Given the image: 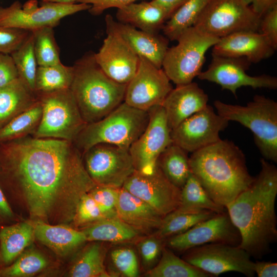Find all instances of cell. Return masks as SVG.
<instances>
[{"label":"cell","instance_id":"obj_1","mask_svg":"<svg viewBox=\"0 0 277 277\" xmlns=\"http://www.w3.org/2000/svg\"><path fill=\"white\" fill-rule=\"evenodd\" d=\"M0 170L26 197L30 213L47 219L60 196L77 207L96 184L73 142L26 136L0 143Z\"/></svg>","mask_w":277,"mask_h":277},{"label":"cell","instance_id":"obj_2","mask_svg":"<svg viewBox=\"0 0 277 277\" xmlns=\"http://www.w3.org/2000/svg\"><path fill=\"white\" fill-rule=\"evenodd\" d=\"M260 163L252 183L226 207L241 235L239 247L258 259L270 252L277 240V168L263 158Z\"/></svg>","mask_w":277,"mask_h":277},{"label":"cell","instance_id":"obj_3","mask_svg":"<svg viewBox=\"0 0 277 277\" xmlns=\"http://www.w3.org/2000/svg\"><path fill=\"white\" fill-rule=\"evenodd\" d=\"M189 162L191 173L209 196L225 208L254 179L242 150L228 140L191 153Z\"/></svg>","mask_w":277,"mask_h":277},{"label":"cell","instance_id":"obj_4","mask_svg":"<svg viewBox=\"0 0 277 277\" xmlns=\"http://www.w3.org/2000/svg\"><path fill=\"white\" fill-rule=\"evenodd\" d=\"M73 67L70 89L87 124L101 120L124 102L127 85L108 76L96 63L94 53L84 55Z\"/></svg>","mask_w":277,"mask_h":277},{"label":"cell","instance_id":"obj_5","mask_svg":"<svg viewBox=\"0 0 277 277\" xmlns=\"http://www.w3.org/2000/svg\"><path fill=\"white\" fill-rule=\"evenodd\" d=\"M217 113L235 121L253 133L254 144L267 161L277 163V102L263 95H255L245 106L215 100Z\"/></svg>","mask_w":277,"mask_h":277},{"label":"cell","instance_id":"obj_6","mask_svg":"<svg viewBox=\"0 0 277 277\" xmlns=\"http://www.w3.org/2000/svg\"><path fill=\"white\" fill-rule=\"evenodd\" d=\"M149 120L148 111L135 108L123 102L104 118L87 124L73 143L82 154L100 143L129 148L143 132Z\"/></svg>","mask_w":277,"mask_h":277},{"label":"cell","instance_id":"obj_7","mask_svg":"<svg viewBox=\"0 0 277 277\" xmlns=\"http://www.w3.org/2000/svg\"><path fill=\"white\" fill-rule=\"evenodd\" d=\"M219 40L191 27L180 34L176 45L168 47L162 68L176 86L191 83L202 72L207 51Z\"/></svg>","mask_w":277,"mask_h":277},{"label":"cell","instance_id":"obj_8","mask_svg":"<svg viewBox=\"0 0 277 277\" xmlns=\"http://www.w3.org/2000/svg\"><path fill=\"white\" fill-rule=\"evenodd\" d=\"M36 94L42 105V115L32 136L73 142L87 123L70 89Z\"/></svg>","mask_w":277,"mask_h":277},{"label":"cell","instance_id":"obj_9","mask_svg":"<svg viewBox=\"0 0 277 277\" xmlns=\"http://www.w3.org/2000/svg\"><path fill=\"white\" fill-rule=\"evenodd\" d=\"M260 19L242 0H210L193 26L220 38L239 31L259 32Z\"/></svg>","mask_w":277,"mask_h":277},{"label":"cell","instance_id":"obj_10","mask_svg":"<svg viewBox=\"0 0 277 277\" xmlns=\"http://www.w3.org/2000/svg\"><path fill=\"white\" fill-rule=\"evenodd\" d=\"M90 7V5L82 3L42 2L38 6L36 0H29L24 5L15 1L9 6H0V26L30 32L44 27L54 28L64 17Z\"/></svg>","mask_w":277,"mask_h":277},{"label":"cell","instance_id":"obj_11","mask_svg":"<svg viewBox=\"0 0 277 277\" xmlns=\"http://www.w3.org/2000/svg\"><path fill=\"white\" fill-rule=\"evenodd\" d=\"M82 156L85 169L96 185L121 188L135 170L129 148L100 143Z\"/></svg>","mask_w":277,"mask_h":277},{"label":"cell","instance_id":"obj_12","mask_svg":"<svg viewBox=\"0 0 277 277\" xmlns=\"http://www.w3.org/2000/svg\"><path fill=\"white\" fill-rule=\"evenodd\" d=\"M183 253L184 260L213 276L231 271L248 277L255 274L251 256L239 246L210 243L190 248Z\"/></svg>","mask_w":277,"mask_h":277},{"label":"cell","instance_id":"obj_13","mask_svg":"<svg viewBox=\"0 0 277 277\" xmlns=\"http://www.w3.org/2000/svg\"><path fill=\"white\" fill-rule=\"evenodd\" d=\"M251 63L245 57H226L212 54L207 69L197 77L220 85L222 90L230 91L236 97V91L241 87L253 89L277 88V77L268 74L248 75L246 71Z\"/></svg>","mask_w":277,"mask_h":277},{"label":"cell","instance_id":"obj_14","mask_svg":"<svg viewBox=\"0 0 277 277\" xmlns=\"http://www.w3.org/2000/svg\"><path fill=\"white\" fill-rule=\"evenodd\" d=\"M172 89L170 80L162 68L139 56L137 71L126 85L124 102L135 108L148 111L162 105Z\"/></svg>","mask_w":277,"mask_h":277},{"label":"cell","instance_id":"obj_15","mask_svg":"<svg viewBox=\"0 0 277 277\" xmlns=\"http://www.w3.org/2000/svg\"><path fill=\"white\" fill-rule=\"evenodd\" d=\"M148 111L149 120L146 128L129 148L135 170L147 174L154 171L159 156L172 143L163 106L153 107Z\"/></svg>","mask_w":277,"mask_h":277},{"label":"cell","instance_id":"obj_16","mask_svg":"<svg viewBox=\"0 0 277 277\" xmlns=\"http://www.w3.org/2000/svg\"><path fill=\"white\" fill-rule=\"evenodd\" d=\"M241 238L227 210L196 224L186 231L164 241L165 245L174 252L184 253L196 246L223 243L239 246Z\"/></svg>","mask_w":277,"mask_h":277},{"label":"cell","instance_id":"obj_17","mask_svg":"<svg viewBox=\"0 0 277 277\" xmlns=\"http://www.w3.org/2000/svg\"><path fill=\"white\" fill-rule=\"evenodd\" d=\"M122 187L144 201L163 218L180 204L181 189L165 177L157 164L151 173L135 170Z\"/></svg>","mask_w":277,"mask_h":277},{"label":"cell","instance_id":"obj_18","mask_svg":"<svg viewBox=\"0 0 277 277\" xmlns=\"http://www.w3.org/2000/svg\"><path fill=\"white\" fill-rule=\"evenodd\" d=\"M228 124L207 105L171 130L172 141L188 153H192L220 141V132Z\"/></svg>","mask_w":277,"mask_h":277},{"label":"cell","instance_id":"obj_19","mask_svg":"<svg viewBox=\"0 0 277 277\" xmlns=\"http://www.w3.org/2000/svg\"><path fill=\"white\" fill-rule=\"evenodd\" d=\"M99 51L94 53V59L110 78L127 85L135 75L139 64V56L116 33L106 31Z\"/></svg>","mask_w":277,"mask_h":277},{"label":"cell","instance_id":"obj_20","mask_svg":"<svg viewBox=\"0 0 277 277\" xmlns=\"http://www.w3.org/2000/svg\"><path fill=\"white\" fill-rule=\"evenodd\" d=\"M276 49L266 36L259 32L242 31L219 38L212 54L232 57H245L251 64L269 58Z\"/></svg>","mask_w":277,"mask_h":277},{"label":"cell","instance_id":"obj_21","mask_svg":"<svg viewBox=\"0 0 277 277\" xmlns=\"http://www.w3.org/2000/svg\"><path fill=\"white\" fill-rule=\"evenodd\" d=\"M105 22L106 31L117 34L138 56L146 58L156 67L162 68L168 48L169 39L167 37L116 22L110 15H106Z\"/></svg>","mask_w":277,"mask_h":277},{"label":"cell","instance_id":"obj_22","mask_svg":"<svg viewBox=\"0 0 277 277\" xmlns=\"http://www.w3.org/2000/svg\"><path fill=\"white\" fill-rule=\"evenodd\" d=\"M208 100V95L195 82L173 88L162 105L170 129L206 107Z\"/></svg>","mask_w":277,"mask_h":277},{"label":"cell","instance_id":"obj_23","mask_svg":"<svg viewBox=\"0 0 277 277\" xmlns=\"http://www.w3.org/2000/svg\"><path fill=\"white\" fill-rule=\"evenodd\" d=\"M117 216L139 233L157 230L163 217L142 200L123 187L119 189Z\"/></svg>","mask_w":277,"mask_h":277},{"label":"cell","instance_id":"obj_24","mask_svg":"<svg viewBox=\"0 0 277 277\" xmlns=\"http://www.w3.org/2000/svg\"><path fill=\"white\" fill-rule=\"evenodd\" d=\"M33 227L35 238L59 255L68 254L87 241L82 230L68 226L37 221Z\"/></svg>","mask_w":277,"mask_h":277},{"label":"cell","instance_id":"obj_25","mask_svg":"<svg viewBox=\"0 0 277 277\" xmlns=\"http://www.w3.org/2000/svg\"><path fill=\"white\" fill-rule=\"evenodd\" d=\"M117 21L138 29L157 34L168 19L165 12L151 2L133 3L117 9Z\"/></svg>","mask_w":277,"mask_h":277},{"label":"cell","instance_id":"obj_26","mask_svg":"<svg viewBox=\"0 0 277 277\" xmlns=\"http://www.w3.org/2000/svg\"><path fill=\"white\" fill-rule=\"evenodd\" d=\"M37 101L36 93L19 77L0 87V128Z\"/></svg>","mask_w":277,"mask_h":277},{"label":"cell","instance_id":"obj_27","mask_svg":"<svg viewBox=\"0 0 277 277\" xmlns=\"http://www.w3.org/2000/svg\"><path fill=\"white\" fill-rule=\"evenodd\" d=\"M82 231L87 241L112 243L131 241L140 234L117 216L105 218L88 224Z\"/></svg>","mask_w":277,"mask_h":277},{"label":"cell","instance_id":"obj_28","mask_svg":"<svg viewBox=\"0 0 277 277\" xmlns=\"http://www.w3.org/2000/svg\"><path fill=\"white\" fill-rule=\"evenodd\" d=\"M33 225L22 222L0 230V259L5 264L13 262L32 242Z\"/></svg>","mask_w":277,"mask_h":277},{"label":"cell","instance_id":"obj_29","mask_svg":"<svg viewBox=\"0 0 277 277\" xmlns=\"http://www.w3.org/2000/svg\"><path fill=\"white\" fill-rule=\"evenodd\" d=\"M188 153L172 143L161 153L156 162L165 177L181 189L191 173Z\"/></svg>","mask_w":277,"mask_h":277},{"label":"cell","instance_id":"obj_30","mask_svg":"<svg viewBox=\"0 0 277 277\" xmlns=\"http://www.w3.org/2000/svg\"><path fill=\"white\" fill-rule=\"evenodd\" d=\"M146 275L150 277H213L180 258L165 245L159 262Z\"/></svg>","mask_w":277,"mask_h":277},{"label":"cell","instance_id":"obj_31","mask_svg":"<svg viewBox=\"0 0 277 277\" xmlns=\"http://www.w3.org/2000/svg\"><path fill=\"white\" fill-rule=\"evenodd\" d=\"M181 190L180 204L176 209L178 211L192 212L209 210L217 213L226 210L209 196L192 173Z\"/></svg>","mask_w":277,"mask_h":277},{"label":"cell","instance_id":"obj_32","mask_svg":"<svg viewBox=\"0 0 277 277\" xmlns=\"http://www.w3.org/2000/svg\"><path fill=\"white\" fill-rule=\"evenodd\" d=\"M74 76L73 66L61 62L37 68L35 90L36 93H47L70 89Z\"/></svg>","mask_w":277,"mask_h":277},{"label":"cell","instance_id":"obj_33","mask_svg":"<svg viewBox=\"0 0 277 277\" xmlns=\"http://www.w3.org/2000/svg\"><path fill=\"white\" fill-rule=\"evenodd\" d=\"M210 0H188L165 23L162 30L166 37L176 41L186 29L193 26Z\"/></svg>","mask_w":277,"mask_h":277},{"label":"cell","instance_id":"obj_34","mask_svg":"<svg viewBox=\"0 0 277 277\" xmlns=\"http://www.w3.org/2000/svg\"><path fill=\"white\" fill-rule=\"evenodd\" d=\"M42 115V105L38 101L0 128V143L23 137L37 129Z\"/></svg>","mask_w":277,"mask_h":277},{"label":"cell","instance_id":"obj_35","mask_svg":"<svg viewBox=\"0 0 277 277\" xmlns=\"http://www.w3.org/2000/svg\"><path fill=\"white\" fill-rule=\"evenodd\" d=\"M215 213H217L209 210L192 212H183L175 210L163 218L160 227L154 235L165 241L186 231Z\"/></svg>","mask_w":277,"mask_h":277},{"label":"cell","instance_id":"obj_36","mask_svg":"<svg viewBox=\"0 0 277 277\" xmlns=\"http://www.w3.org/2000/svg\"><path fill=\"white\" fill-rule=\"evenodd\" d=\"M105 249L99 243L88 246L70 269L68 275L72 277L109 276L104 266Z\"/></svg>","mask_w":277,"mask_h":277},{"label":"cell","instance_id":"obj_37","mask_svg":"<svg viewBox=\"0 0 277 277\" xmlns=\"http://www.w3.org/2000/svg\"><path fill=\"white\" fill-rule=\"evenodd\" d=\"M10 55L16 66L19 77L31 90L35 92L37 63L34 50L32 32L24 43Z\"/></svg>","mask_w":277,"mask_h":277},{"label":"cell","instance_id":"obj_38","mask_svg":"<svg viewBox=\"0 0 277 277\" xmlns=\"http://www.w3.org/2000/svg\"><path fill=\"white\" fill-rule=\"evenodd\" d=\"M32 32L37 65L45 66L61 63L59 49L54 37L53 28L44 27Z\"/></svg>","mask_w":277,"mask_h":277},{"label":"cell","instance_id":"obj_39","mask_svg":"<svg viewBox=\"0 0 277 277\" xmlns=\"http://www.w3.org/2000/svg\"><path fill=\"white\" fill-rule=\"evenodd\" d=\"M45 256L36 250H29L21 254L10 266L0 270V276H32L48 265Z\"/></svg>","mask_w":277,"mask_h":277},{"label":"cell","instance_id":"obj_40","mask_svg":"<svg viewBox=\"0 0 277 277\" xmlns=\"http://www.w3.org/2000/svg\"><path fill=\"white\" fill-rule=\"evenodd\" d=\"M110 258L114 268L122 275L126 277L139 276L137 258L131 248L120 247L114 249L111 252Z\"/></svg>","mask_w":277,"mask_h":277},{"label":"cell","instance_id":"obj_41","mask_svg":"<svg viewBox=\"0 0 277 277\" xmlns=\"http://www.w3.org/2000/svg\"><path fill=\"white\" fill-rule=\"evenodd\" d=\"M119 189L96 185L88 192L106 217L117 216L116 205Z\"/></svg>","mask_w":277,"mask_h":277},{"label":"cell","instance_id":"obj_42","mask_svg":"<svg viewBox=\"0 0 277 277\" xmlns=\"http://www.w3.org/2000/svg\"><path fill=\"white\" fill-rule=\"evenodd\" d=\"M107 218L102 212L97 204L88 192L81 198L74 216L76 225H88Z\"/></svg>","mask_w":277,"mask_h":277},{"label":"cell","instance_id":"obj_43","mask_svg":"<svg viewBox=\"0 0 277 277\" xmlns=\"http://www.w3.org/2000/svg\"><path fill=\"white\" fill-rule=\"evenodd\" d=\"M31 32L0 26V53L11 54L27 39Z\"/></svg>","mask_w":277,"mask_h":277},{"label":"cell","instance_id":"obj_44","mask_svg":"<svg viewBox=\"0 0 277 277\" xmlns=\"http://www.w3.org/2000/svg\"><path fill=\"white\" fill-rule=\"evenodd\" d=\"M164 246V241L154 234L139 243L138 250L142 262L146 267L150 268L157 264Z\"/></svg>","mask_w":277,"mask_h":277},{"label":"cell","instance_id":"obj_45","mask_svg":"<svg viewBox=\"0 0 277 277\" xmlns=\"http://www.w3.org/2000/svg\"><path fill=\"white\" fill-rule=\"evenodd\" d=\"M259 32L267 37L277 49V6L265 13L260 19Z\"/></svg>","mask_w":277,"mask_h":277},{"label":"cell","instance_id":"obj_46","mask_svg":"<svg viewBox=\"0 0 277 277\" xmlns=\"http://www.w3.org/2000/svg\"><path fill=\"white\" fill-rule=\"evenodd\" d=\"M19 77L17 70L10 54L0 53V87Z\"/></svg>","mask_w":277,"mask_h":277},{"label":"cell","instance_id":"obj_47","mask_svg":"<svg viewBox=\"0 0 277 277\" xmlns=\"http://www.w3.org/2000/svg\"><path fill=\"white\" fill-rule=\"evenodd\" d=\"M137 1L138 0H78L76 3L90 5L91 7L88 10L89 13L93 15H98L109 8L118 9Z\"/></svg>","mask_w":277,"mask_h":277},{"label":"cell","instance_id":"obj_48","mask_svg":"<svg viewBox=\"0 0 277 277\" xmlns=\"http://www.w3.org/2000/svg\"><path fill=\"white\" fill-rule=\"evenodd\" d=\"M253 269L258 277L277 276V263L275 262L257 261L253 263Z\"/></svg>","mask_w":277,"mask_h":277},{"label":"cell","instance_id":"obj_49","mask_svg":"<svg viewBox=\"0 0 277 277\" xmlns=\"http://www.w3.org/2000/svg\"><path fill=\"white\" fill-rule=\"evenodd\" d=\"M250 6L261 17L268 11L277 6V0H242Z\"/></svg>","mask_w":277,"mask_h":277},{"label":"cell","instance_id":"obj_50","mask_svg":"<svg viewBox=\"0 0 277 277\" xmlns=\"http://www.w3.org/2000/svg\"><path fill=\"white\" fill-rule=\"evenodd\" d=\"M188 0H152L151 2L162 9L168 19Z\"/></svg>","mask_w":277,"mask_h":277},{"label":"cell","instance_id":"obj_51","mask_svg":"<svg viewBox=\"0 0 277 277\" xmlns=\"http://www.w3.org/2000/svg\"><path fill=\"white\" fill-rule=\"evenodd\" d=\"M0 214L4 217H10L13 215L12 209L0 187Z\"/></svg>","mask_w":277,"mask_h":277},{"label":"cell","instance_id":"obj_52","mask_svg":"<svg viewBox=\"0 0 277 277\" xmlns=\"http://www.w3.org/2000/svg\"><path fill=\"white\" fill-rule=\"evenodd\" d=\"M78 0H42V2H55L61 3H76Z\"/></svg>","mask_w":277,"mask_h":277}]
</instances>
